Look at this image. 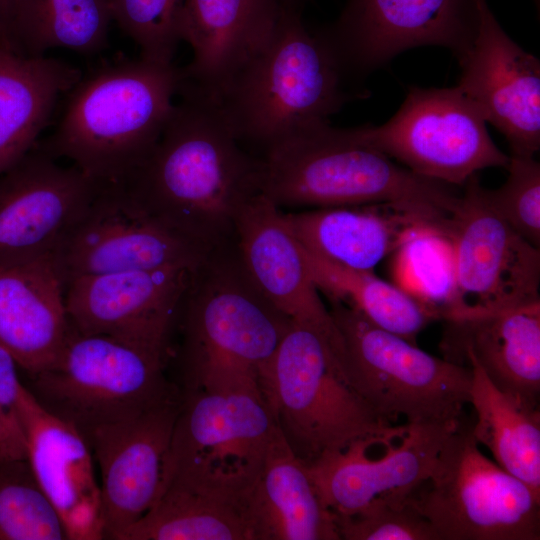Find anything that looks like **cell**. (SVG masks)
<instances>
[{
    "instance_id": "603a6c76",
    "label": "cell",
    "mask_w": 540,
    "mask_h": 540,
    "mask_svg": "<svg viewBox=\"0 0 540 540\" xmlns=\"http://www.w3.org/2000/svg\"><path fill=\"white\" fill-rule=\"evenodd\" d=\"M444 358L475 361L501 391L539 408L540 301L446 321Z\"/></svg>"
},
{
    "instance_id": "d6986e66",
    "label": "cell",
    "mask_w": 540,
    "mask_h": 540,
    "mask_svg": "<svg viewBox=\"0 0 540 540\" xmlns=\"http://www.w3.org/2000/svg\"><path fill=\"white\" fill-rule=\"evenodd\" d=\"M477 25L459 60L457 87L502 133L512 155L534 157L540 147V62L502 29L487 0H474Z\"/></svg>"
},
{
    "instance_id": "3957f363",
    "label": "cell",
    "mask_w": 540,
    "mask_h": 540,
    "mask_svg": "<svg viewBox=\"0 0 540 540\" xmlns=\"http://www.w3.org/2000/svg\"><path fill=\"white\" fill-rule=\"evenodd\" d=\"M182 69L121 60L81 77L40 147L101 184H123L157 144L175 106Z\"/></svg>"
},
{
    "instance_id": "cb8c5ba5",
    "label": "cell",
    "mask_w": 540,
    "mask_h": 540,
    "mask_svg": "<svg viewBox=\"0 0 540 540\" xmlns=\"http://www.w3.org/2000/svg\"><path fill=\"white\" fill-rule=\"evenodd\" d=\"M280 0H184L181 40L193 52L183 82L216 98L264 44L281 10Z\"/></svg>"
},
{
    "instance_id": "74e56055",
    "label": "cell",
    "mask_w": 540,
    "mask_h": 540,
    "mask_svg": "<svg viewBox=\"0 0 540 540\" xmlns=\"http://www.w3.org/2000/svg\"><path fill=\"white\" fill-rule=\"evenodd\" d=\"M0 458L27 459L26 440L18 422L0 409Z\"/></svg>"
},
{
    "instance_id": "836d02e7",
    "label": "cell",
    "mask_w": 540,
    "mask_h": 540,
    "mask_svg": "<svg viewBox=\"0 0 540 540\" xmlns=\"http://www.w3.org/2000/svg\"><path fill=\"white\" fill-rule=\"evenodd\" d=\"M112 20L139 47L144 60L173 64L181 40L184 0H108Z\"/></svg>"
},
{
    "instance_id": "ffe728a7",
    "label": "cell",
    "mask_w": 540,
    "mask_h": 540,
    "mask_svg": "<svg viewBox=\"0 0 540 540\" xmlns=\"http://www.w3.org/2000/svg\"><path fill=\"white\" fill-rule=\"evenodd\" d=\"M27 460L69 540L104 539L100 483L81 432L46 410L27 388L16 410Z\"/></svg>"
},
{
    "instance_id": "277c9868",
    "label": "cell",
    "mask_w": 540,
    "mask_h": 540,
    "mask_svg": "<svg viewBox=\"0 0 540 540\" xmlns=\"http://www.w3.org/2000/svg\"><path fill=\"white\" fill-rule=\"evenodd\" d=\"M178 315L187 389L263 397L262 374L292 320L256 289L234 241L195 269Z\"/></svg>"
},
{
    "instance_id": "ac0fdd59",
    "label": "cell",
    "mask_w": 540,
    "mask_h": 540,
    "mask_svg": "<svg viewBox=\"0 0 540 540\" xmlns=\"http://www.w3.org/2000/svg\"><path fill=\"white\" fill-rule=\"evenodd\" d=\"M181 400L174 387L141 412L85 437L100 471L104 539L116 540L156 500Z\"/></svg>"
},
{
    "instance_id": "30bf717a",
    "label": "cell",
    "mask_w": 540,
    "mask_h": 540,
    "mask_svg": "<svg viewBox=\"0 0 540 540\" xmlns=\"http://www.w3.org/2000/svg\"><path fill=\"white\" fill-rule=\"evenodd\" d=\"M167 358V353L72 328L57 361L30 377V391L85 438L167 395L174 388L164 374Z\"/></svg>"
},
{
    "instance_id": "9c48e42d",
    "label": "cell",
    "mask_w": 540,
    "mask_h": 540,
    "mask_svg": "<svg viewBox=\"0 0 540 540\" xmlns=\"http://www.w3.org/2000/svg\"><path fill=\"white\" fill-rule=\"evenodd\" d=\"M406 501L439 540L540 539V495L487 458L463 420Z\"/></svg>"
},
{
    "instance_id": "d4e9b609",
    "label": "cell",
    "mask_w": 540,
    "mask_h": 540,
    "mask_svg": "<svg viewBox=\"0 0 540 540\" xmlns=\"http://www.w3.org/2000/svg\"><path fill=\"white\" fill-rule=\"evenodd\" d=\"M52 257L0 268V345L29 376L51 367L71 334Z\"/></svg>"
},
{
    "instance_id": "4316f807",
    "label": "cell",
    "mask_w": 540,
    "mask_h": 540,
    "mask_svg": "<svg viewBox=\"0 0 540 540\" xmlns=\"http://www.w3.org/2000/svg\"><path fill=\"white\" fill-rule=\"evenodd\" d=\"M81 77L79 69L60 60L0 48V174L36 145L59 96Z\"/></svg>"
},
{
    "instance_id": "7c38bea8",
    "label": "cell",
    "mask_w": 540,
    "mask_h": 540,
    "mask_svg": "<svg viewBox=\"0 0 540 540\" xmlns=\"http://www.w3.org/2000/svg\"><path fill=\"white\" fill-rule=\"evenodd\" d=\"M471 176L450 218L453 291L445 321L540 301V247L481 199Z\"/></svg>"
},
{
    "instance_id": "8fae6325",
    "label": "cell",
    "mask_w": 540,
    "mask_h": 540,
    "mask_svg": "<svg viewBox=\"0 0 540 540\" xmlns=\"http://www.w3.org/2000/svg\"><path fill=\"white\" fill-rule=\"evenodd\" d=\"M352 130L411 172L441 183L464 185L479 170L506 168L510 160L488 134L480 109L457 86L411 87L387 122Z\"/></svg>"
},
{
    "instance_id": "52a82bcc",
    "label": "cell",
    "mask_w": 540,
    "mask_h": 540,
    "mask_svg": "<svg viewBox=\"0 0 540 540\" xmlns=\"http://www.w3.org/2000/svg\"><path fill=\"white\" fill-rule=\"evenodd\" d=\"M329 312L341 341L340 361L352 388L384 422L407 424L462 419L472 373L384 330L337 301Z\"/></svg>"
},
{
    "instance_id": "44dd1931",
    "label": "cell",
    "mask_w": 540,
    "mask_h": 540,
    "mask_svg": "<svg viewBox=\"0 0 540 540\" xmlns=\"http://www.w3.org/2000/svg\"><path fill=\"white\" fill-rule=\"evenodd\" d=\"M299 243L348 268L373 271L417 234L448 236L451 215L408 203H373L283 213Z\"/></svg>"
},
{
    "instance_id": "5b68a950",
    "label": "cell",
    "mask_w": 540,
    "mask_h": 540,
    "mask_svg": "<svg viewBox=\"0 0 540 540\" xmlns=\"http://www.w3.org/2000/svg\"><path fill=\"white\" fill-rule=\"evenodd\" d=\"M260 159L261 194L280 209L408 203L452 215L460 199L329 121L297 131Z\"/></svg>"
},
{
    "instance_id": "f1b7e54d",
    "label": "cell",
    "mask_w": 540,
    "mask_h": 540,
    "mask_svg": "<svg viewBox=\"0 0 540 540\" xmlns=\"http://www.w3.org/2000/svg\"><path fill=\"white\" fill-rule=\"evenodd\" d=\"M470 403L476 412L472 434L496 463L540 495V411L499 390L472 359Z\"/></svg>"
},
{
    "instance_id": "e575fe53",
    "label": "cell",
    "mask_w": 540,
    "mask_h": 540,
    "mask_svg": "<svg viewBox=\"0 0 540 540\" xmlns=\"http://www.w3.org/2000/svg\"><path fill=\"white\" fill-rule=\"evenodd\" d=\"M509 174L497 189L478 183L481 199L528 242L540 247V164L534 157L512 155Z\"/></svg>"
},
{
    "instance_id": "6da1fadb",
    "label": "cell",
    "mask_w": 540,
    "mask_h": 540,
    "mask_svg": "<svg viewBox=\"0 0 540 540\" xmlns=\"http://www.w3.org/2000/svg\"><path fill=\"white\" fill-rule=\"evenodd\" d=\"M151 153L123 183L154 219L212 251L235 239L241 209L261 194V159L236 139L217 102L181 83Z\"/></svg>"
},
{
    "instance_id": "4dcf8cb0",
    "label": "cell",
    "mask_w": 540,
    "mask_h": 540,
    "mask_svg": "<svg viewBox=\"0 0 540 540\" xmlns=\"http://www.w3.org/2000/svg\"><path fill=\"white\" fill-rule=\"evenodd\" d=\"M111 21L108 0H13V52L37 57L65 48L92 54L106 46Z\"/></svg>"
},
{
    "instance_id": "ba28073f",
    "label": "cell",
    "mask_w": 540,
    "mask_h": 540,
    "mask_svg": "<svg viewBox=\"0 0 540 540\" xmlns=\"http://www.w3.org/2000/svg\"><path fill=\"white\" fill-rule=\"evenodd\" d=\"M276 426L262 396L187 389L161 484L177 481L250 503Z\"/></svg>"
},
{
    "instance_id": "8d00e7d4",
    "label": "cell",
    "mask_w": 540,
    "mask_h": 540,
    "mask_svg": "<svg viewBox=\"0 0 540 540\" xmlns=\"http://www.w3.org/2000/svg\"><path fill=\"white\" fill-rule=\"evenodd\" d=\"M18 366L12 354L0 345V409L16 421L17 406L27 389L18 377Z\"/></svg>"
},
{
    "instance_id": "8992f818",
    "label": "cell",
    "mask_w": 540,
    "mask_h": 540,
    "mask_svg": "<svg viewBox=\"0 0 540 540\" xmlns=\"http://www.w3.org/2000/svg\"><path fill=\"white\" fill-rule=\"evenodd\" d=\"M263 398L294 454L308 464L364 438L399 439L347 380L334 342L292 321L261 377Z\"/></svg>"
},
{
    "instance_id": "9a60e30c",
    "label": "cell",
    "mask_w": 540,
    "mask_h": 540,
    "mask_svg": "<svg viewBox=\"0 0 540 540\" xmlns=\"http://www.w3.org/2000/svg\"><path fill=\"white\" fill-rule=\"evenodd\" d=\"M461 420L407 424L399 439L364 438L306 464L324 504L351 516L373 503L402 505L430 476Z\"/></svg>"
},
{
    "instance_id": "7a4b0ae2",
    "label": "cell",
    "mask_w": 540,
    "mask_h": 540,
    "mask_svg": "<svg viewBox=\"0 0 540 540\" xmlns=\"http://www.w3.org/2000/svg\"><path fill=\"white\" fill-rule=\"evenodd\" d=\"M349 81L326 41L306 29L301 11L282 6L267 40L214 100L236 139L265 152L305 127L328 122L366 93Z\"/></svg>"
},
{
    "instance_id": "f546056e",
    "label": "cell",
    "mask_w": 540,
    "mask_h": 540,
    "mask_svg": "<svg viewBox=\"0 0 540 540\" xmlns=\"http://www.w3.org/2000/svg\"><path fill=\"white\" fill-rule=\"evenodd\" d=\"M302 248L310 277L328 301L340 302L372 324L412 343L430 322L438 320L407 291L373 271L338 265Z\"/></svg>"
},
{
    "instance_id": "f35d334b",
    "label": "cell",
    "mask_w": 540,
    "mask_h": 540,
    "mask_svg": "<svg viewBox=\"0 0 540 540\" xmlns=\"http://www.w3.org/2000/svg\"><path fill=\"white\" fill-rule=\"evenodd\" d=\"M13 0H0V48L13 52L11 17Z\"/></svg>"
},
{
    "instance_id": "ab89813d",
    "label": "cell",
    "mask_w": 540,
    "mask_h": 540,
    "mask_svg": "<svg viewBox=\"0 0 540 540\" xmlns=\"http://www.w3.org/2000/svg\"><path fill=\"white\" fill-rule=\"evenodd\" d=\"M306 0H280V3L283 7L302 10V5Z\"/></svg>"
},
{
    "instance_id": "d6a6232c",
    "label": "cell",
    "mask_w": 540,
    "mask_h": 540,
    "mask_svg": "<svg viewBox=\"0 0 540 540\" xmlns=\"http://www.w3.org/2000/svg\"><path fill=\"white\" fill-rule=\"evenodd\" d=\"M400 286L426 306L437 319H444L453 291V257L449 239L437 232L420 233L398 250Z\"/></svg>"
},
{
    "instance_id": "5bb4252c",
    "label": "cell",
    "mask_w": 540,
    "mask_h": 540,
    "mask_svg": "<svg viewBox=\"0 0 540 540\" xmlns=\"http://www.w3.org/2000/svg\"><path fill=\"white\" fill-rule=\"evenodd\" d=\"M476 25L474 0H346L337 20L318 33L351 80L419 46H443L459 61Z\"/></svg>"
},
{
    "instance_id": "4fadbf2b",
    "label": "cell",
    "mask_w": 540,
    "mask_h": 540,
    "mask_svg": "<svg viewBox=\"0 0 540 540\" xmlns=\"http://www.w3.org/2000/svg\"><path fill=\"white\" fill-rule=\"evenodd\" d=\"M210 252L150 216L123 184H102L52 259L65 288L82 276L195 269Z\"/></svg>"
},
{
    "instance_id": "7402d4cb",
    "label": "cell",
    "mask_w": 540,
    "mask_h": 540,
    "mask_svg": "<svg viewBox=\"0 0 540 540\" xmlns=\"http://www.w3.org/2000/svg\"><path fill=\"white\" fill-rule=\"evenodd\" d=\"M234 241L245 272L262 296L293 322L326 335L340 350L338 330L281 209L263 194L252 198L236 217Z\"/></svg>"
},
{
    "instance_id": "e0dca14e",
    "label": "cell",
    "mask_w": 540,
    "mask_h": 540,
    "mask_svg": "<svg viewBox=\"0 0 540 540\" xmlns=\"http://www.w3.org/2000/svg\"><path fill=\"white\" fill-rule=\"evenodd\" d=\"M196 269V268H195ZM195 269L169 267L75 278L65 285L72 328L168 354L169 337Z\"/></svg>"
},
{
    "instance_id": "d590c367",
    "label": "cell",
    "mask_w": 540,
    "mask_h": 540,
    "mask_svg": "<svg viewBox=\"0 0 540 540\" xmlns=\"http://www.w3.org/2000/svg\"><path fill=\"white\" fill-rule=\"evenodd\" d=\"M341 540H439L430 522L409 502L373 503L351 516H337Z\"/></svg>"
},
{
    "instance_id": "83f0119b",
    "label": "cell",
    "mask_w": 540,
    "mask_h": 540,
    "mask_svg": "<svg viewBox=\"0 0 540 540\" xmlns=\"http://www.w3.org/2000/svg\"><path fill=\"white\" fill-rule=\"evenodd\" d=\"M116 540H255L250 503L161 484L149 510Z\"/></svg>"
},
{
    "instance_id": "2e32d148",
    "label": "cell",
    "mask_w": 540,
    "mask_h": 540,
    "mask_svg": "<svg viewBox=\"0 0 540 540\" xmlns=\"http://www.w3.org/2000/svg\"><path fill=\"white\" fill-rule=\"evenodd\" d=\"M101 186L35 145L0 174V268L53 257Z\"/></svg>"
},
{
    "instance_id": "1f68e13d",
    "label": "cell",
    "mask_w": 540,
    "mask_h": 540,
    "mask_svg": "<svg viewBox=\"0 0 540 540\" xmlns=\"http://www.w3.org/2000/svg\"><path fill=\"white\" fill-rule=\"evenodd\" d=\"M55 507L27 459L0 458V540H64Z\"/></svg>"
},
{
    "instance_id": "484cf974",
    "label": "cell",
    "mask_w": 540,
    "mask_h": 540,
    "mask_svg": "<svg viewBox=\"0 0 540 540\" xmlns=\"http://www.w3.org/2000/svg\"><path fill=\"white\" fill-rule=\"evenodd\" d=\"M255 540H341L306 463L276 426L250 500Z\"/></svg>"
}]
</instances>
